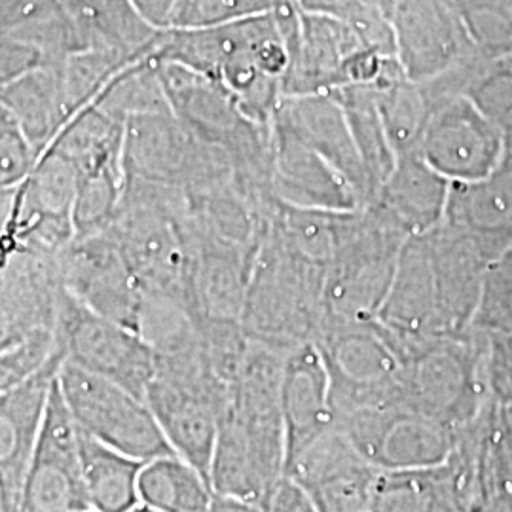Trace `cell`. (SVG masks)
I'll return each mask as SVG.
<instances>
[{"instance_id":"obj_1","label":"cell","mask_w":512,"mask_h":512,"mask_svg":"<svg viewBox=\"0 0 512 512\" xmlns=\"http://www.w3.org/2000/svg\"><path fill=\"white\" fill-rule=\"evenodd\" d=\"M281 349L251 342L230 389L209 469L213 492L264 509L285 478L287 439L281 384L287 365Z\"/></svg>"},{"instance_id":"obj_2","label":"cell","mask_w":512,"mask_h":512,"mask_svg":"<svg viewBox=\"0 0 512 512\" xmlns=\"http://www.w3.org/2000/svg\"><path fill=\"white\" fill-rule=\"evenodd\" d=\"M387 332L403 365V401L456 431L495 404L486 380L488 334L471 329L461 334L403 338Z\"/></svg>"},{"instance_id":"obj_3","label":"cell","mask_w":512,"mask_h":512,"mask_svg":"<svg viewBox=\"0 0 512 512\" xmlns=\"http://www.w3.org/2000/svg\"><path fill=\"white\" fill-rule=\"evenodd\" d=\"M327 270L287 251L266 232L249 281L241 329L253 340L294 349L315 342L323 323Z\"/></svg>"},{"instance_id":"obj_4","label":"cell","mask_w":512,"mask_h":512,"mask_svg":"<svg viewBox=\"0 0 512 512\" xmlns=\"http://www.w3.org/2000/svg\"><path fill=\"white\" fill-rule=\"evenodd\" d=\"M406 239L372 205L349 211L325 274L323 323H368L378 317Z\"/></svg>"},{"instance_id":"obj_5","label":"cell","mask_w":512,"mask_h":512,"mask_svg":"<svg viewBox=\"0 0 512 512\" xmlns=\"http://www.w3.org/2000/svg\"><path fill=\"white\" fill-rule=\"evenodd\" d=\"M315 346L327 366L336 421L401 399L403 365L389 332L368 323H323Z\"/></svg>"},{"instance_id":"obj_6","label":"cell","mask_w":512,"mask_h":512,"mask_svg":"<svg viewBox=\"0 0 512 512\" xmlns=\"http://www.w3.org/2000/svg\"><path fill=\"white\" fill-rule=\"evenodd\" d=\"M147 403L171 450L209 480L230 389L205 359L160 365L148 385Z\"/></svg>"},{"instance_id":"obj_7","label":"cell","mask_w":512,"mask_h":512,"mask_svg":"<svg viewBox=\"0 0 512 512\" xmlns=\"http://www.w3.org/2000/svg\"><path fill=\"white\" fill-rule=\"evenodd\" d=\"M57 387L78 429L143 463L175 454L147 399L71 361L57 372Z\"/></svg>"},{"instance_id":"obj_8","label":"cell","mask_w":512,"mask_h":512,"mask_svg":"<svg viewBox=\"0 0 512 512\" xmlns=\"http://www.w3.org/2000/svg\"><path fill=\"white\" fill-rule=\"evenodd\" d=\"M124 175L192 192L230 181L234 162L186 128L173 110H162L126 120Z\"/></svg>"},{"instance_id":"obj_9","label":"cell","mask_w":512,"mask_h":512,"mask_svg":"<svg viewBox=\"0 0 512 512\" xmlns=\"http://www.w3.org/2000/svg\"><path fill=\"white\" fill-rule=\"evenodd\" d=\"M57 336L67 361L147 399L156 357L137 330L93 313L65 291Z\"/></svg>"},{"instance_id":"obj_10","label":"cell","mask_w":512,"mask_h":512,"mask_svg":"<svg viewBox=\"0 0 512 512\" xmlns=\"http://www.w3.org/2000/svg\"><path fill=\"white\" fill-rule=\"evenodd\" d=\"M361 456L378 471L421 469L444 463L458 431L401 399L338 421Z\"/></svg>"},{"instance_id":"obj_11","label":"cell","mask_w":512,"mask_h":512,"mask_svg":"<svg viewBox=\"0 0 512 512\" xmlns=\"http://www.w3.org/2000/svg\"><path fill=\"white\" fill-rule=\"evenodd\" d=\"M61 285L84 308L137 330L141 287L109 226L74 236L57 255Z\"/></svg>"},{"instance_id":"obj_12","label":"cell","mask_w":512,"mask_h":512,"mask_svg":"<svg viewBox=\"0 0 512 512\" xmlns=\"http://www.w3.org/2000/svg\"><path fill=\"white\" fill-rule=\"evenodd\" d=\"M63 294L55 255L2 239L0 351L57 332Z\"/></svg>"},{"instance_id":"obj_13","label":"cell","mask_w":512,"mask_h":512,"mask_svg":"<svg viewBox=\"0 0 512 512\" xmlns=\"http://www.w3.org/2000/svg\"><path fill=\"white\" fill-rule=\"evenodd\" d=\"M378 473L338 421L306 442L285 467V476L321 512H374Z\"/></svg>"},{"instance_id":"obj_14","label":"cell","mask_w":512,"mask_h":512,"mask_svg":"<svg viewBox=\"0 0 512 512\" xmlns=\"http://www.w3.org/2000/svg\"><path fill=\"white\" fill-rule=\"evenodd\" d=\"M181 222L164 209L120 205L110 228L141 293L188 304V247Z\"/></svg>"},{"instance_id":"obj_15","label":"cell","mask_w":512,"mask_h":512,"mask_svg":"<svg viewBox=\"0 0 512 512\" xmlns=\"http://www.w3.org/2000/svg\"><path fill=\"white\" fill-rule=\"evenodd\" d=\"M418 152L450 183L484 179L505 156L499 131L469 95H459L433 110Z\"/></svg>"},{"instance_id":"obj_16","label":"cell","mask_w":512,"mask_h":512,"mask_svg":"<svg viewBox=\"0 0 512 512\" xmlns=\"http://www.w3.org/2000/svg\"><path fill=\"white\" fill-rule=\"evenodd\" d=\"M82 482L80 429L63 401L57 378L42 423L37 452L31 463L19 512L86 511Z\"/></svg>"},{"instance_id":"obj_17","label":"cell","mask_w":512,"mask_h":512,"mask_svg":"<svg viewBox=\"0 0 512 512\" xmlns=\"http://www.w3.org/2000/svg\"><path fill=\"white\" fill-rule=\"evenodd\" d=\"M65 351L23 384L0 395V512H19L25 480Z\"/></svg>"},{"instance_id":"obj_18","label":"cell","mask_w":512,"mask_h":512,"mask_svg":"<svg viewBox=\"0 0 512 512\" xmlns=\"http://www.w3.org/2000/svg\"><path fill=\"white\" fill-rule=\"evenodd\" d=\"M188 247V306L198 323H241L249 281L258 251L215 239L200 238L183 228Z\"/></svg>"},{"instance_id":"obj_19","label":"cell","mask_w":512,"mask_h":512,"mask_svg":"<svg viewBox=\"0 0 512 512\" xmlns=\"http://www.w3.org/2000/svg\"><path fill=\"white\" fill-rule=\"evenodd\" d=\"M270 188L283 205L355 211L363 202L346 177L289 129L270 122Z\"/></svg>"},{"instance_id":"obj_20","label":"cell","mask_w":512,"mask_h":512,"mask_svg":"<svg viewBox=\"0 0 512 512\" xmlns=\"http://www.w3.org/2000/svg\"><path fill=\"white\" fill-rule=\"evenodd\" d=\"M272 122L289 129L321 154L348 181L363 207L370 202V186L355 147L346 112L330 93L283 97Z\"/></svg>"},{"instance_id":"obj_21","label":"cell","mask_w":512,"mask_h":512,"mask_svg":"<svg viewBox=\"0 0 512 512\" xmlns=\"http://www.w3.org/2000/svg\"><path fill=\"white\" fill-rule=\"evenodd\" d=\"M376 321L403 338L444 336L440 332L433 258L425 234L404 241L389 293Z\"/></svg>"},{"instance_id":"obj_22","label":"cell","mask_w":512,"mask_h":512,"mask_svg":"<svg viewBox=\"0 0 512 512\" xmlns=\"http://www.w3.org/2000/svg\"><path fill=\"white\" fill-rule=\"evenodd\" d=\"M450 190L452 183L427 164L418 150H412L397 156L393 171L368 205L408 238L423 236L444 222Z\"/></svg>"},{"instance_id":"obj_23","label":"cell","mask_w":512,"mask_h":512,"mask_svg":"<svg viewBox=\"0 0 512 512\" xmlns=\"http://www.w3.org/2000/svg\"><path fill=\"white\" fill-rule=\"evenodd\" d=\"M281 414L287 459L336 423L327 366L315 342L294 348L287 357L281 384Z\"/></svg>"},{"instance_id":"obj_24","label":"cell","mask_w":512,"mask_h":512,"mask_svg":"<svg viewBox=\"0 0 512 512\" xmlns=\"http://www.w3.org/2000/svg\"><path fill=\"white\" fill-rule=\"evenodd\" d=\"M444 222L478 239L495 256L512 241V158L503 156L490 175L452 183Z\"/></svg>"},{"instance_id":"obj_25","label":"cell","mask_w":512,"mask_h":512,"mask_svg":"<svg viewBox=\"0 0 512 512\" xmlns=\"http://www.w3.org/2000/svg\"><path fill=\"white\" fill-rule=\"evenodd\" d=\"M82 482L88 507L95 512H129L139 503L143 461L105 446L80 431Z\"/></svg>"},{"instance_id":"obj_26","label":"cell","mask_w":512,"mask_h":512,"mask_svg":"<svg viewBox=\"0 0 512 512\" xmlns=\"http://www.w3.org/2000/svg\"><path fill=\"white\" fill-rule=\"evenodd\" d=\"M0 103L10 110L38 156L67 122L69 110L61 73L33 69L0 90Z\"/></svg>"},{"instance_id":"obj_27","label":"cell","mask_w":512,"mask_h":512,"mask_svg":"<svg viewBox=\"0 0 512 512\" xmlns=\"http://www.w3.org/2000/svg\"><path fill=\"white\" fill-rule=\"evenodd\" d=\"M213 495L209 480L177 454L147 461L141 469V503L156 511L207 512Z\"/></svg>"},{"instance_id":"obj_28","label":"cell","mask_w":512,"mask_h":512,"mask_svg":"<svg viewBox=\"0 0 512 512\" xmlns=\"http://www.w3.org/2000/svg\"><path fill=\"white\" fill-rule=\"evenodd\" d=\"M330 95L346 112L349 129L368 179L372 202L397 162V154L391 147L378 110L376 92L370 88H342Z\"/></svg>"},{"instance_id":"obj_29","label":"cell","mask_w":512,"mask_h":512,"mask_svg":"<svg viewBox=\"0 0 512 512\" xmlns=\"http://www.w3.org/2000/svg\"><path fill=\"white\" fill-rule=\"evenodd\" d=\"M374 512H456L444 465L380 471Z\"/></svg>"},{"instance_id":"obj_30","label":"cell","mask_w":512,"mask_h":512,"mask_svg":"<svg viewBox=\"0 0 512 512\" xmlns=\"http://www.w3.org/2000/svg\"><path fill=\"white\" fill-rule=\"evenodd\" d=\"M374 92L385 133L395 154L401 156L418 150L423 129L431 116V107L420 84L408 76H401Z\"/></svg>"},{"instance_id":"obj_31","label":"cell","mask_w":512,"mask_h":512,"mask_svg":"<svg viewBox=\"0 0 512 512\" xmlns=\"http://www.w3.org/2000/svg\"><path fill=\"white\" fill-rule=\"evenodd\" d=\"M473 329L482 334L512 332V241L486 268Z\"/></svg>"},{"instance_id":"obj_32","label":"cell","mask_w":512,"mask_h":512,"mask_svg":"<svg viewBox=\"0 0 512 512\" xmlns=\"http://www.w3.org/2000/svg\"><path fill=\"white\" fill-rule=\"evenodd\" d=\"M467 95L494 124L503 139L505 156L512 158V63H490Z\"/></svg>"},{"instance_id":"obj_33","label":"cell","mask_w":512,"mask_h":512,"mask_svg":"<svg viewBox=\"0 0 512 512\" xmlns=\"http://www.w3.org/2000/svg\"><path fill=\"white\" fill-rule=\"evenodd\" d=\"M61 351L65 349L59 342L57 332L40 334L21 346L0 351V395L23 384Z\"/></svg>"},{"instance_id":"obj_34","label":"cell","mask_w":512,"mask_h":512,"mask_svg":"<svg viewBox=\"0 0 512 512\" xmlns=\"http://www.w3.org/2000/svg\"><path fill=\"white\" fill-rule=\"evenodd\" d=\"M486 380L495 404H512V332L488 334Z\"/></svg>"},{"instance_id":"obj_35","label":"cell","mask_w":512,"mask_h":512,"mask_svg":"<svg viewBox=\"0 0 512 512\" xmlns=\"http://www.w3.org/2000/svg\"><path fill=\"white\" fill-rule=\"evenodd\" d=\"M262 512H321L313 503L310 495L306 494L291 478H283L275 486L274 494L270 495L268 503Z\"/></svg>"},{"instance_id":"obj_36","label":"cell","mask_w":512,"mask_h":512,"mask_svg":"<svg viewBox=\"0 0 512 512\" xmlns=\"http://www.w3.org/2000/svg\"><path fill=\"white\" fill-rule=\"evenodd\" d=\"M207 512H262V509L253 503L236 499V497L215 494Z\"/></svg>"},{"instance_id":"obj_37","label":"cell","mask_w":512,"mask_h":512,"mask_svg":"<svg viewBox=\"0 0 512 512\" xmlns=\"http://www.w3.org/2000/svg\"><path fill=\"white\" fill-rule=\"evenodd\" d=\"M501 421H503V425L512 433V404H509V406H501Z\"/></svg>"},{"instance_id":"obj_38","label":"cell","mask_w":512,"mask_h":512,"mask_svg":"<svg viewBox=\"0 0 512 512\" xmlns=\"http://www.w3.org/2000/svg\"><path fill=\"white\" fill-rule=\"evenodd\" d=\"M129 512H160V511H156V509H152V507H147V505H143V503H139V505H137V507H135V509H133V511H129Z\"/></svg>"},{"instance_id":"obj_39","label":"cell","mask_w":512,"mask_h":512,"mask_svg":"<svg viewBox=\"0 0 512 512\" xmlns=\"http://www.w3.org/2000/svg\"><path fill=\"white\" fill-rule=\"evenodd\" d=\"M76 512H95V511H92V509H86V511H76Z\"/></svg>"},{"instance_id":"obj_40","label":"cell","mask_w":512,"mask_h":512,"mask_svg":"<svg viewBox=\"0 0 512 512\" xmlns=\"http://www.w3.org/2000/svg\"><path fill=\"white\" fill-rule=\"evenodd\" d=\"M0 247H2V239H0Z\"/></svg>"},{"instance_id":"obj_41","label":"cell","mask_w":512,"mask_h":512,"mask_svg":"<svg viewBox=\"0 0 512 512\" xmlns=\"http://www.w3.org/2000/svg\"><path fill=\"white\" fill-rule=\"evenodd\" d=\"M511 63H512V61H511Z\"/></svg>"}]
</instances>
